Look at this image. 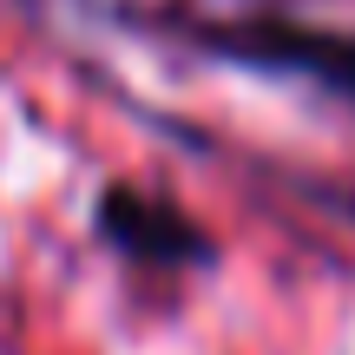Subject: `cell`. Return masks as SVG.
Wrapping results in <instances>:
<instances>
[{"label":"cell","mask_w":355,"mask_h":355,"mask_svg":"<svg viewBox=\"0 0 355 355\" xmlns=\"http://www.w3.org/2000/svg\"><path fill=\"white\" fill-rule=\"evenodd\" d=\"M119 20L152 33V40H171V46L198 53L211 66H230V73H250V79H283V86H309V92H322V99L355 112V33L349 26L296 20L290 7L217 13V7H184V0H171V7H125Z\"/></svg>","instance_id":"cell-1"},{"label":"cell","mask_w":355,"mask_h":355,"mask_svg":"<svg viewBox=\"0 0 355 355\" xmlns=\"http://www.w3.org/2000/svg\"><path fill=\"white\" fill-rule=\"evenodd\" d=\"M92 243L105 257H119L139 277H204L217 270L224 243L158 184L139 178H105L92 198Z\"/></svg>","instance_id":"cell-2"},{"label":"cell","mask_w":355,"mask_h":355,"mask_svg":"<svg viewBox=\"0 0 355 355\" xmlns=\"http://www.w3.org/2000/svg\"><path fill=\"white\" fill-rule=\"evenodd\" d=\"M316 198H322V204H336V211H349V217H355V198H349V191H316Z\"/></svg>","instance_id":"cell-3"},{"label":"cell","mask_w":355,"mask_h":355,"mask_svg":"<svg viewBox=\"0 0 355 355\" xmlns=\"http://www.w3.org/2000/svg\"><path fill=\"white\" fill-rule=\"evenodd\" d=\"M243 7H283V0H243Z\"/></svg>","instance_id":"cell-4"}]
</instances>
